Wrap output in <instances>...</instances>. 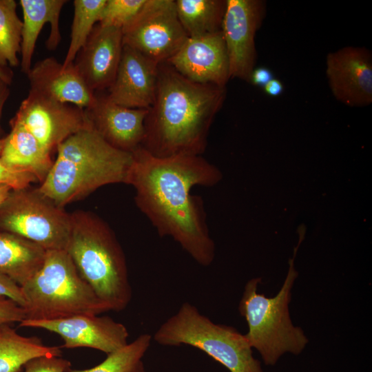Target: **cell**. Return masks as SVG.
<instances>
[{"instance_id": "f546056e", "label": "cell", "mask_w": 372, "mask_h": 372, "mask_svg": "<svg viewBox=\"0 0 372 372\" xmlns=\"http://www.w3.org/2000/svg\"><path fill=\"white\" fill-rule=\"evenodd\" d=\"M26 318L25 309L14 301L0 296V327L21 322Z\"/></svg>"}, {"instance_id": "83f0119b", "label": "cell", "mask_w": 372, "mask_h": 372, "mask_svg": "<svg viewBox=\"0 0 372 372\" xmlns=\"http://www.w3.org/2000/svg\"><path fill=\"white\" fill-rule=\"evenodd\" d=\"M23 368L24 372H70L71 363L61 356L43 355L30 360Z\"/></svg>"}, {"instance_id": "5b68a950", "label": "cell", "mask_w": 372, "mask_h": 372, "mask_svg": "<svg viewBox=\"0 0 372 372\" xmlns=\"http://www.w3.org/2000/svg\"><path fill=\"white\" fill-rule=\"evenodd\" d=\"M21 288L25 319L53 320L111 311L81 276L65 250H47L40 269Z\"/></svg>"}, {"instance_id": "e0dca14e", "label": "cell", "mask_w": 372, "mask_h": 372, "mask_svg": "<svg viewBox=\"0 0 372 372\" xmlns=\"http://www.w3.org/2000/svg\"><path fill=\"white\" fill-rule=\"evenodd\" d=\"M85 112L93 129L114 147L132 153L141 146L149 109L121 106L96 95Z\"/></svg>"}, {"instance_id": "7c38bea8", "label": "cell", "mask_w": 372, "mask_h": 372, "mask_svg": "<svg viewBox=\"0 0 372 372\" xmlns=\"http://www.w3.org/2000/svg\"><path fill=\"white\" fill-rule=\"evenodd\" d=\"M20 327L39 328L57 333L66 349L87 347L109 354L127 344L126 327L109 316L78 315L53 320L24 319Z\"/></svg>"}, {"instance_id": "7a4b0ae2", "label": "cell", "mask_w": 372, "mask_h": 372, "mask_svg": "<svg viewBox=\"0 0 372 372\" xmlns=\"http://www.w3.org/2000/svg\"><path fill=\"white\" fill-rule=\"evenodd\" d=\"M225 96V87L194 82L166 62L160 63L141 147L156 157L201 156Z\"/></svg>"}, {"instance_id": "4316f807", "label": "cell", "mask_w": 372, "mask_h": 372, "mask_svg": "<svg viewBox=\"0 0 372 372\" xmlns=\"http://www.w3.org/2000/svg\"><path fill=\"white\" fill-rule=\"evenodd\" d=\"M146 0H107L99 24L123 29L139 12Z\"/></svg>"}, {"instance_id": "7402d4cb", "label": "cell", "mask_w": 372, "mask_h": 372, "mask_svg": "<svg viewBox=\"0 0 372 372\" xmlns=\"http://www.w3.org/2000/svg\"><path fill=\"white\" fill-rule=\"evenodd\" d=\"M61 347L43 344L37 337L19 335L10 324L0 327V372H21L30 360L43 355L61 356Z\"/></svg>"}, {"instance_id": "ac0fdd59", "label": "cell", "mask_w": 372, "mask_h": 372, "mask_svg": "<svg viewBox=\"0 0 372 372\" xmlns=\"http://www.w3.org/2000/svg\"><path fill=\"white\" fill-rule=\"evenodd\" d=\"M30 91L61 103L87 109L96 94L87 85L74 63L63 66L54 57L37 62L27 74Z\"/></svg>"}, {"instance_id": "d6a6232c", "label": "cell", "mask_w": 372, "mask_h": 372, "mask_svg": "<svg viewBox=\"0 0 372 372\" xmlns=\"http://www.w3.org/2000/svg\"><path fill=\"white\" fill-rule=\"evenodd\" d=\"M263 88L267 95L276 97L283 92L284 85L279 79H273Z\"/></svg>"}, {"instance_id": "2e32d148", "label": "cell", "mask_w": 372, "mask_h": 372, "mask_svg": "<svg viewBox=\"0 0 372 372\" xmlns=\"http://www.w3.org/2000/svg\"><path fill=\"white\" fill-rule=\"evenodd\" d=\"M158 65L123 45L114 81L105 97L121 106L149 109L155 98Z\"/></svg>"}, {"instance_id": "e575fe53", "label": "cell", "mask_w": 372, "mask_h": 372, "mask_svg": "<svg viewBox=\"0 0 372 372\" xmlns=\"http://www.w3.org/2000/svg\"><path fill=\"white\" fill-rule=\"evenodd\" d=\"M13 76L14 73L10 67H2L0 65V78L10 85L12 82Z\"/></svg>"}, {"instance_id": "44dd1931", "label": "cell", "mask_w": 372, "mask_h": 372, "mask_svg": "<svg viewBox=\"0 0 372 372\" xmlns=\"http://www.w3.org/2000/svg\"><path fill=\"white\" fill-rule=\"evenodd\" d=\"M45 252L38 245L0 229V273L21 287L40 269Z\"/></svg>"}, {"instance_id": "6da1fadb", "label": "cell", "mask_w": 372, "mask_h": 372, "mask_svg": "<svg viewBox=\"0 0 372 372\" xmlns=\"http://www.w3.org/2000/svg\"><path fill=\"white\" fill-rule=\"evenodd\" d=\"M220 173L201 156L156 157L139 147L132 152L126 184L135 190L134 201L162 237L172 238L199 265L215 256L200 197L195 186H212Z\"/></svg>"}, {"instance_id": "9c48e42d", "label": "cell", "mask_w": 372, "mask_h": 372, "mask_svg": "<svg viewBox=\"0 0 372 372\" xmlns=\"http://www.w3.org/2000/svg\"><path fill=\"white\" fill-rule=\"evenodd\" d=\"M122 32L123 45L158 64L173 56L188 38L174 0H146Z\"/></svg>"}, {"instance_id": "ffe728a7", "label": "cell", "mask_w": 372, "mask_h": 372, "mask_svg": "<svg viewBox=\"0 0 372 372\" xmlns=\"http://www.w3.org/2000/svg\"><path fill=\"white\" fill-rule=\"evenodd\" d=\"M10 125L11 130L3 137L2 162L14 171L33 175L41 183L52 166V154L22 125L12 121Z\"/></svg>"}, {"instance_id": "1f68e13d", "label": "cell", "mask_w": 372, "mask_h": 372, "mask_svg": "<svg viewBox=\"0 0 372 372\" xmlns=\"http://www.w3.org/2000/svg\"><path fill=\"white\" fill-rule=\"evenodd\" d=\"M273 79L271 70L266 67H259L253 70L249 82L254 85L264 87Z\"/></svg>"}, {"instance_id": "8fae6325", "label": "cell", "mask_w": 372, "mask_h": 372, "mask_svg": "<svg viewBox=\"0 0 372 372\" xmlns=\"http://www.w3.org/2000/svg\"><path fill=\"white\" fill-rule=\"evenodd\" d=\"M266 13L262 0H227L221 30L230 78L249 82L256 60L255 36Z\"/></svg>"}, {"instance_id": "52a82bcc", "label": "cell", "mask_w": 372, "mask_h": 372, "mask_svg": "<svg viewBox=\"0 0 372 372\" xmlns=\"http://www.w3.org/2000/svg\"><path fill=\"white\" fill-rule=\"evenodd\" d=\"M154 340L164 346L197 348L230 372H265L245 335L233 327L213 322L187 302L160 326Z\"/></svg>"}, {"instance_id": "603a6c76", "label": "cell", "mask_w": 372, "mask_h": 372, "mask_svg": "<svg viewBox=\"0 0 372 372\" xmlns=\"http://www.w3.org/2000/svg\"><path fill=\"white\" fill-rule=\"evenodd\" d=\"M175 2L179 21L188 37H200L221 30L226 1L176 0Z\"/></svg>"}, {"instance_id": "9a60e30c", "label": "cell", "mask_w": 372, "mask_h": 372, "mask_svg": "<svg viewBox=\"0 0 372 372\" xmlns=\"http://www.w3.org/2000/svg\"><path fill=\"white\" fill-rule=\"evenodd\" d=\"M123 48L122 29L97 23L79 50L74 64L94 92L113 83Z\"/></svg>"}, {"instance_id": "d6986e66", "label": "cell", "mask_w": 372, "mask_h": 372, "mask_svg": "<svg viewBox=\"0 0 372 372\" xmlns=\"http://www.w3.org/2000/svg\"><path fill=\"white\" fill-rule=\"evenodd\" d=\"M65 0H20L23 12L21 43V70L28 74L32 68V59L39 35L44 25L49 23L50 32L46 48L55 50L61 41L59 17Z\"/></svg>"}, {"instance_id": "cb8c5ba5", "label": "cell", "mask_w": 372, "mask_h": 372, "mask_svg": "<svg viewBox=\"0 0 372 372\" xmlns=\"http://www.w3.org/2000/svg\"><path fill=\"white\" fill-rule=\"evenodd\" d=\"M107 0H74L70 42L63 66L74 62L93 28L99 23Z\"/></svg>"}, {"instance_id": "4dcf8cb0", "label": "cell", "mask_w": 372, "mask_h": 372, "mask_svg": "<svg viewBox=\"0 0 372 372\" xmlns=\"http://www.w3.org/2000/svg\"><path fill=\"white\" fill-rule=\"evenodd\" d=\"M0 296L14 301L25 309L26 301L21 287L10 278L0 273Z\"/></svg>"}, {"instance_id": "836d02e7", "label": "cell", "mask_w": 372, "mask_h": 372, "mask_svg": "<svg viewBox=\"0 0 372 372\" xmlns=\"http://www.w3.org/2000/svg\"><path fill=\"white\" fill-rule=\"evenodd\" d=\"M10 85L0 78V120L3 106L10 95ZM1 130V127H0Z\"/></svg>"}, {"instance_id": "ba28073f", "label": "cell", "mask_w": 372, "mask_h": 372, "mask_svg": "<svg viewBox=\"0 0 372 372\" xmlns=\"http://www.w3.org/2000/svg\"><path fill=\"white\" fill-rule=\"evenodd\" d=\"M71 213L37 188L12 189L0 205V229L24 238L47 250H65Z\"/></svg>"}, {"instance_id": "484cf974", "label": "cell", "mask_w": 372, "mask_h": 372, "mask_svg": "<svg viewBox=\"0 0 372 372\" xmlns=\"http://www.w3.org/2000/svg\"><path fill=\"white\" fill-rule=\"evenodd\" d=\"M14 0H0V65L16 67L20 64L23 22L17 14Z\"/></svg>"}, {"instance_id": "d4e9b609", "label": "cell", "mask_w": 372, "mask_h": 372, "mask_svg": "<svg viewBox=\"0 0 372 372\" xmlns=\"http://www.w3.org/2000/svg\"><path fill=\"white\" fill-rule=\"evenodd\" d=\"M152 337L143 333L130 343L107 354L99 364L87 369L70 372H145L142 358L148 350Z\"/></svg>"}, {"instance_id": "277c9868", "label": "cell", "mask_w": 372, "mask_h": 372, "mask_svg": "<svg viewBox=\"0 0 372 372\" xmlns=\"http://www.w3.org/2000/svg\"><path fill=\"white\" fill-rule=\"evenodd\" d=\"M65 249L81 276L111 311L130 304L132 290L124 251L112 228L94 212L71 213Z\"/></svg>"}, {"instance_id": "8992f818", "label": "cell", "mask_w": 372, "mask_h": 372, "mask_svg": "<svg viewBox=\"0 0 372 372\" xmlns=\"http://www.w3.org/2000/svg\"><path fill=\"white\" fill-rule=\"evenodd\" d=\"M297 277L291 260L286 278L276 296L267 297L258 293L260 278H253L245 285L238 306L248 325L245 335L266 365H275L287 353L299 355L309 342L304 331L293 325L289 315L291 289Z\"/></svg>"}, {"instance_id": "5bb4252c", "label": "cell", "mask_w": 372, "mask_h": 372, "mask_svg": "<svg viewBox=\"0 0 372 372\" xmlns=\"http://www.w3.org/2000/svg\"><path fill=\"white\" fill-rule=\"evenodd\" d=\"M165 62L196 83L225 87L230 79L222 30L200 37H188Z\"/></svg>"}, {"instance_id": "d590c367", "label": "cell", "mask_w": 372, "mask_h": 372, "mask_svg": "<svg viewBox=\"0 0 372 372\" xmlns=\"http://www.w3.org/2000/svg\"><path fill=\"white\" fill-rule=\"evenodd\" d=\"M12 189L7 185L0 184V205L8 196Z\"/></svg>"}, {"instance_id": "3957f363", "label": "cell", "mask_w": 372, "mask_h": 372, "mask_svg": "<svg viewBox=\"0 0 372 372\" xmlns=\"http://www.w3.org/2000/svg\"><path fill=\"white\" fill-rule=\"evenodd\" d=\"M56 152L49 173L37 189L60 207L103 186L126 184L132 153L110 145L90 123L64 141Z\"/></svg>"}, {"instance_id": "f1b7e54d", "label": "cell", "mask_w": 372, "mask_h": 372, "mask_svg": "<svg viewBox=\"0 0 372 372\" xmlns=\"http://www.w3.org/2000/svg\"><path fill=\"white\" fill-rule=\"evenodd\" d=\"M4 138H0V184L10 186L12 189H19L30 186L32 183L37 182L36 178L25 172L14 171L7 167L1 159V152Z\"/></svg>"}, {"instance_id": "4fadbf2b", "label": "cell", "mask_w": 372, "mask_h": 372, "mask_svg": "<svg viewBox=\"0 0 372 372\" xmlns=\"http://www.w3.org/2000/svg\"><path fill=\"white\" fill-rule=\"evenodd\" d=\"M326 75L334 97L349 107L372 103V54L364 47L346 46L329 52Z\"/></svg>"}, {"instance_id": "30bf717a", "label": "cell", "mask_w": 372, "mask_h": 372, "mask_svg": "<svg viewBox=\"0 0 372 372\" xmlns=\"http://www.w3.org/2000/svg\"><path fill=\"white\" fill-rule=\"evenodd\" d=\"M10 121L25 127L51 154L90 123L84 109L30 90Z\"/></svg>"}]
</instances>
